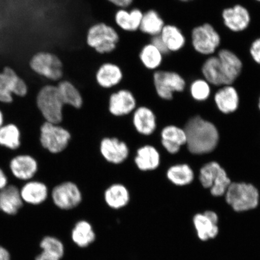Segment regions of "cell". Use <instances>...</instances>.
Returning <instances> with one entry per match:
<instances>
[{
  "instance_id": "cell-31",
  "label": "cell",
  "mask_w": 260,
  "mask_h": 260,
  "mask_svg": "<svg viewBox=\"0 0 260 260\" xmlns=\"http://www.w3.org/2000/svg\"><path fill=\"white\" fill-rule=\"evenodd\" d=\"M71 237L77 246L84 248L95 242L96 235L90 223L88 221L81 220L74 225Z\"/></svg>"
},
{
  "instance_id": "cell-27",
  "label": "cell",
  "mask_w": 260,
  "mask_h": 260,
  "mask_svg": "<svg viewBox=\"0 0 260 260\" xmlns=\"http://www.w3.org/2000/svg\"><path fill=\"white\" fill-rule=\"evenodd\" d=\"M144 13L141 9L135 8L132 11L121 9L115 14V22L119 28L125 31H136L141 25Z\"/></svg>"
},
{
  "instance_id": "cell-1",
  "label": "cell",
  "mask_w": 260,
  "mask_h": 260,
  "mask_svg": "<svg viewBox=\"0 0 260 260\" xmlns=\"http://www.w3.org/2000/svg\"><path fill=\"white\" fill-rule=\"evenodd\" d=\"M184 129L187 136V148L191 153H210L218 144L219 135L215 125L200 115L188 119Z\"/></svg>"
},
{
  "instance_id": "cell-20",
  "label": "cell",
  "mask_w": 260,
  "mask_h": 260,
  "mask_svg": "<svg viewBox=\"0 0 260 260\" xmlns=\"http://www.w3.org/2000/svg\"><path fill=\"white\" fill-rule=\"evenodd\" d=\"M20 189L15 185H8L0 190V211L8 215H15L23 206Z\"/></svg>"
},
{
  "instance_id": "cell-17",
  "label": "cell",
  "mask_w": 260,
  "mask_h": 260,
  "mask_svg": "<svg viewBox=\"0 0 260 260\" xmlns=\"http://www.w3.org/2000/svg\"><path fill=\"white\" fill-rule=\"evenodd\" d=\"M9 168L14 177L18 180L28 181L37 174L38 162L32 156L20 154L12 158Z\"/></svg>"
},
{
  "instance_id": "cell-45",
  "label": "cell",
  "mask_w": 260,
  "mask_h": 260,
  "mask_svg": "<svg viewBox=\"0 0 260 260\" xmlns=\"http://www.w3.org/2000/svg\"><path fill=\"white\" fill-rule=\"evenodd\" d=\"M255 1L260 3V0H255Z\"/></svg>"
},
{
  "instance_id": "cell-19",
  "label": "cell",
  "mask_w": 260,
  "mask_h": 260,
  "mask_svg": "<svg viewBox=\"0 0 260 260\" xmlns=\"http://www.w3.org/2000/svg\"><path fill=\"white\" fill-rule=\"evenodd\" d=\"M157 119L153 110L146 106H140L133 112V126L139 134L150 136L157 127Z\"/></svg>"
},
{
  "instance_id": "cell-9",
  "label": "cell",
  "mask_w": 260,
  "mask_h": 260,
  "mask_svg": "<svg viewBox=\"0 0 260 260\" xmlns=\"http://www.w3.org/2000/svg\"><path fill=\"white\" fill-rule=\"evenodd\" d=\"M199 178L203 186L210 188L214 197H221L225 194L232 183L225 170L216 161L205 165L201 169Z\"/></svg>"
},
{
  "instance_id": "cell-8",
  "label": "cell",
  "mask_w": 260,
  "mask_h": 260,
  "mask_svg": "<svg viewBox=\"0 0 260 260\" xmlns=\"http://www.w3.org/2000/svg\"><path fill=\"white\" fill-rule=\"evenodd\" d=\"M191 45L198 54L205 56L215 54L221 44V38L209 23L197 26L191 32Z\"/></svg>"
},
{
  "instance_id": "cell-30",
  "label": "cell",
  "mask_w": 260,
  "mask_h": 260,
  "mask_svg": "<svg viewBox=\"0 0 260 260\" xmlns=\"http://www.w3.org/2000/svg\"><path fill=\"white\" fill-rule=\"evenodd\" d=\"M57 87L64 106L68 105L76 109H80L82 107V95L73 83L68 80L61 81Z\"/></svg>"
},
{
  "instance_id": "cell-28",
  "label": "cell",
  "mask_w": 260,
  "mask_h": 260,
  "mask_svg": "<svg viewBox=\"0 0 260 260\" xmlns=\"http://www.w3.org/2000/svg\"><path fill=\"white\" fill-rule=\"evenodd\" d=\"M160 35L170 53L180 51L186 45V37L176 25L165 24Z\"/></svg>"
},
{
  "instance_id": "cell-33",
  "label": "cell",
  "mask_w": 260,
  "mask_h": 260,
  "mask_svg": "<svg viewBox=\"0 0 260 260\" xmlns=\"http://www.w3.org/2000/svg\"><path fill=\"white\" fill-rule=\"evenodd\" d=\"M21 145V133L15 123H9L0 128V146L15 151Z\"/></svg>"
},
{
  "instance_id": "cell-37",
  "label": "cell",
  "mask_w": 260,
  "mask_h": 260,
  "mask_svg": "<svg viewBox=\"0 0 260 260\" xmlns=\"http://www.w3.org/2000/svg\"><path fill=\"white\" fill-rule=\"evenodd\" d=\"M249 54L253 61L260 66V38L252 42L249 48Z\"/></svg>"
},
{
  "instance_id": "cell-40",
  "label": "cell",
  "mask_w": 260,
  "mask_h": 260,
  "mask_svg": "<svg viewBox=\"0 0 260 260\" xmlns=\"http://www.w3.org/2000/svg\"><path fill=\"white\" fill-rule=\"evenodd\" d=\"M8 185V178L4 171L0 168V190Z\"/></svg>"
},
{
  "instance_id": "cell-39",
  "label": "cell",
  "mask_w": 260,
  "mask_h": 260,
  "mask_svg": "<svg viewBox=\"0 0 260 260\" xmlns=\"http://www.w3.org/2000/svg\"><path fill=\"white\" fill-rule=\"evenodd\" d=\"M112 4L121 9H125L131 5L134 0H107Z\"/></svg>"
},
{
  "instance_id": "cell-18",
  "label": "cell",
  "mask_w": 260,
  "mask_h": 260,
  "mask_svg": "<svg viewBox=\"0 0 260 260\" xmlns=\"http://www.w3.org/2000/svg\"><path fill=\"white\" fill-rule=\"evenodd\" d=\"M218 216L212 211H207L203 214H197L193 217V223L198 236L203 241L213 239L219 232Z\"/></svg>"
},
{
  "instance_id": "cell-5",
  "label": "cell",
  "mask_w": 260,
  "mask_h": 260,
  "mask_svg": "<svg viewBox=\"0 0 260 260\" xmlns=\"http://www.w3.org/2000/svg\"><path fill=\"white\" fill-rule=\"evenodd\" d=\"M119 41V36L115 29L103 22L93 25L87 31V44L98 53H112Z\"/></svg>"
},
{
  "instance_id": "cell-22",
  "label": "cell",
  "mask_w": 260,
  "mask_h": 260,
  "mask_svg": "<svg viewBox=\"0 0 260 260\" xmlns=\"http://www.w3.org/2000/svg\"><path fill=\"white\" fill-rule=\"evenodd\" d=\"M20 194L24 203L38 206L47 200L49 191L43 182L30 180L21 187Z\"/></svg>"
},
{
  "instance_id": "cell-12",
  "label": "cell",
  "mask_w": 260,
  "mask_h": 260,
  "mask_svg": "<svg viewBox=\"0 0 260 260\" xmlns=\"http://www.w3.org/2000/svg\"><path fill=\"white\" fill-rule=\"evenodd\" d=\"M213 99L216 109L220 113L229 115L239 110L240 96L233 85H225L216 88L212 86Z\"/></svg>"
},
{
  "instance_id": "cell-15",
  "label": "cell",
  "mask_w": 260,
  "mask_h": 260,
  "mask_svg": "<svg viewBox=\"0 0 260 260\" xmlns=\"http://www.w3.org/2000/svg\"><path fill=\"white\" fill-rule=\"evenodd\" d=\"M216 54L219 58L221 69L225 78V85H233L242 73L243 63L234 52L219 48Z\"/></svg>"
},
{
  "instance_id": "cell-21",
  "label": "cell",
  "mask_w": 260,
  "mask_h": 260,
  "mask_svg": "<svg viewBox=\"0 0 260 260\" xmlns=\"http://www.w3.org/2000/svg\"><path fill=\"white\" fill-rule=\"evenodd\" d=\"M161 145L169 153L177 154L181 146L187 143V136L184 129L175 125H168L161 130Z\"/></svg>"
},
{
  "instance_id": "cell-29",
  "label": "cell",
  "mask_w": 260,
  "mask_h": 260,
  "mask_svg": "<svg viewBox=\"0 0 260 260\" xmlns=\"http://www.w3.org/2000/svg\"><path fill=\"white\" fill-rule=\"evenodd\" d=\"M42 252L36 257L35 260H61L64 253L62 242L56 237L47 236L40 243Z\"/></svg>"
},
{
  "instance_id": "cell-44",
  "label": "cell",
  "mask_w": 260,
  "mask_h": 260,
  "mask_svg": "<svg viewBox=\"0 0 260 260\" xmlns=\"http://www.w3.org/2000/svg\"><path fill=\"white\" fill-rule=\"evenodd\" d=\"M178 1H180L181 2H183V3H187V2H190L193 1V0H178Z\"/></svg>"
},
{
  "instance_id": "cell-36",
  "label": "cell",
  "mask_w": 260,
  "mask_h": 260,
  "mask_svg": "<svg viewBox=\"0 0 260 260\" xmlns=\"http://www.w3.org/2000/svg\"><path fill=\"white\" fill-rule=\"evenodd\" d=\"M188 90L191 99L199 103L206 102L212 94V86L203 77L193 80Z\"/></svg>"
},
{
  "instance_id": "cell-3",
  "label": "cell",
  "mask_w": 260,
  "mask_h": 260,
  "mask_svg": "<svg viewBox=\"0 0 260 260\" xmlns=\"http://www.w3.org/2000/svg\"><path fill=\"white\" fill-rule=\"evenodd\" d=\"M225 195L226 203L238 212L254 209L258 206L259 191L251 184L232 183Z\"/></svg>"
},
{
  "instance_id": "cell-2",
  "label": "cell",
  "mask_w": 260,
  "mask_h": 260,
  "mask_svg": "<svg viewBox=\"0 0 260 260\" xmlns=\"http://www.w3.org/2000/svg\"><path fill=\"white\" fill-rule=\"evenodd\" d=\"M36 103L45 122L60 124L63 119L64 105L57 86L47 84L39 90Z\"/></svg>"
},
{
  "instance_id": "cell-10",
  "label": "cell",
  "mask_w": 260,
  "mask_h": 260,
  "mask_svg": "<svg viewBox=\"0 0 260 260\" xmlns=\"http://www.w3.org/2000/svg\"><path fill=\"white\" fill-rule=\"evenodd\" d=\"M29 67L32 72L51 81L62 78L63 63L56 55L46 51L36 53L29 60Z\"/></svg>"
},
{
  "instance_id": "cell-6",
  "label": "cell",
  "mask_w": 260,
  "mask_h": 260,
  "mask_svg": "<svg viewBox=\"0 0 260 260\" xmlns=\"http://www.w3.org/2000/svg\"><path fill=\"white\" fill-rule=\"evenodd\" d=\"M71 140V133L60 124L45 121L41 126V145L51 154H57L64 151Z\"/></svg>"
},
{
  "instance_id": "cell-43",
  "label": "cell",
  "mask_w": 260,
  "mask_h": 260,
  "mask_svg": "<svg viewBox=\"0 0 260 260\" xmlns=\"http://www.w3.org/2000/svg\"><path fill=\"white\" fill-rule=\"evenodd\" d=\"M257 107H258V109L259 110V111L260 112V95L258 98Z\"/></svg>"
},
{
  "instance_id": "cell-23",
  "label": "cell",
  "mask_w": 260,
  "mask_h": 260,
  "mask_svg": "<svg viewBox=\"0 0 260 260\" xmlns=\"http://www.w3.org/2000/svg\"><path fill=\"white\" fill-rule=\"evenodd\" d=\"M135 164L139 171H152L160 164V155L154 146L146 145L140 147L135 157Z\"/></svg>"
},
{
  "instance_id": "cell-4",
  "label": "cell",
  "mask_w": 260,
  "mask_h": 260,
  "mask_svg": "<svg viewBox=\"0 0 260 260\" xmlns=\"http://www.w3.org/2000/svg\"><path fill=\"white\" fill-rule=\"evenodd\" d=\"M152 81L156 95L165 102H171L175 93L183 92L186 88V81L174 71L156 70L152 75Z\"/></svg>"
},
{
  "instance_id": "cell-26",
  "label": "cell",
  "mask_w": 260,
  "mask_h": 260,
  "mask_svg": "<svg viewBox=\"0 0 260 260\" xmlns=\"http://www.w3.org/2000/svg\"><path fill=\"white\" fill-rule=\"evenodd\" d=\"M201 73L204 79L211 86L219 88L221 86H225V78L221 69L219 58L216 54L207 57L201 68Z\"/></svg>"
},
{
  "instance_id": "cell-41",
  "label": "cell",
  "mask_w": 260,
  "mask_h": 260,
  "mask_svg": "<svg viewBox=\"0 0 260 260\" xmlns=\"http://www.w3.org/2000/svg\"><path fill=\"white\" fill-rule=\"evenodd\" d=\"M0 260H11V255L7 249L0 246Z\"/></svg>"
},
{
  "instance_id": "cell-38",
  "label": "cell",
  "mask_w": 260,
  "mask_h": 260,
  "mask_svg": "<svg viewBox=\"0 0 260 260\" xmlns=\"http://www.w3.org/2000/svg\"><path fill=\"white\" fill-rule=\"evenodd\" d=\"M149 43L152 44L156 48H157L161 52V53L164 55V56L170 53L160 35L150 37Z\"/></svg>"
},
{
  "instance_id": "cell-25",
  "label": "cell",
  "mask_w": 260,
  "mask_h": 260,
  "mask_svg": "<svg viewBox=\"0 0 260 260\" xmlns=\"http://www.w3.org/2000/svg\"><path fill=\"white\" fill-rule=\"evenodd\" d=\"M104 200L107 206L112 209H121L129 203V191L125 185L114 183L106 188L104 193Z\"/></svg>"
},
{
  "instance_id": "cell-24",
  "label": "cell",
  "mask_w": 260,
  "mask_h": 260,
  "mask_svg": "<svg viewBox=\"0 0 260 260\" xmlns=\"http://www.w3.org/2000/svg\"><path fill=\"white\" fill-rule=\"evenodd\" d=\"M121 68L115 63H103L96 73V80L99 86L105 89H110L118 85L123 79Z\"/></svg>"
},
{
  "instance_id": "cell-11",
  "label": "cell",
  "mask_w": 260,
  "mask_h": 260,
  "mask_svg": "<svg viewBox=\"0 0 260 260\" xmlns=\"http://www.w3.org/2000/svg\"><path fill=\"white\" fill-rule=\"evenodd\" d=\"M55 206L61 210H71L82 202L83 194L78 185L73 181H64L55 186L51 193Z\"/></svg>"
},
{
  "instance_id": "cell-32",
  "label": "cell",
  "mask_w": 260,
  "mask_h": 260,
  "mask_svg": "<svg viewBox=\"0 0 260 260\" xmlns=\"http://www.w3.org/2000/svg\"><path fill=\"white\" fill-rule=\"evenodd\" d=\"M165 25L159 13L151 9L144 13L139 30L146 36L152 37L160 35Z\"/></svg>"
},
{
  "instance_id": "cell-7",
  "label": "cell",
  "mask_w": 260,
  "mask_h": 260,
  "mask_svg": "<svg viewBox=\"0 0 260 260\" xmlns=\"http://www.w3.org/2000/svg\"><path fill=\"white\" fill-rule=\"evenodd\" d=\"M28 87L25 81L11 67L6 66L0 71V103L11 104L14 95L23 98L27 95Z\"/></svg>"
},
{
  "instance_id": "cell-34",
  "label": "cell",
  "mask_w": 260,
  "mask_h": 260,
  "mask_svg": "<svg viewBox=\"0 0 260 260\" xmlns=\"http://www.w3.org/2000/svg\"><path fill=\"white\" fill-rule=\"evenodd\" d=\"M139 58L146 70L155 71L160 68L164 56L157 48L149 42L141 49Z\"/></svg>"
},
{
  "instance_id": "cell-35",
  "label": "cell",
  "mask_w": 260,
  "mask_h": 260,
  "mask_svg": "<svg viewBox=\"0 0 260 260\" xmlns=\"http://www.w3.org/2000/svg\"><path fill=\"white\" fill-rule=\"evenodd\" d=\"M167 175L172 183L180 186L190 184L194 179L192 169L186 164L172 166L168 169Z\"/></svg>"
},
{
  "instance_id": "cell-16",
  "label": "cell",
  "mask_w": 260,
  "mask_h": 260,
  "mask_svg": "<svg viewBox=\"0 0 260 260\" xmlns=\"http://www.w3.org/2000/svg\"><path fill=\"white\" fill-rule=\"evenodd\" d=\"M137 106L135 96L131 91L121 89L110 96L109 111L111 115L121 117L135 111Z\"/></svg>"
},
{
  "instance_id": "cell-14",
  "label": "cell",
  "mask_w": 260,
  "mask_h": 260,
  "mask_svg": "<svg viewBox=\"0 0 260 260\" xmlns=\"http://www.w3.org/2000/svg\"><path fill=\"white\" fill-rule=\"evenodd\" d=\"M222 18L223 25L233 32H240L246 30L251 24V15L243 6L236 5L223 10Z\"/></svg>"
},
{
  "instance_id": "cell-13",
  "label": "cell",
  "mask_w": 260,
  "mask_h": 260,
  "mask_svg": "<svg viewBox=\"0 0 260 260\" xmlns=\"http://www.w3.org/2000/svg\"><path fill=\"white\" fill-rule=\"evenodd\" d=\"M102 157L109 164L120 165L128 158L129 149L125 142L117 138H105L100 144Z\"/></svg>"
},
{
  "instance_id": "cell-42",
  "label": "cell",
  "mask_w": 260,
  "mask_h": 260,
  "mask_svg": "<svg viewBox=\"0 0 260 260\" xmlns=\"http://www.w3.org/2000/svg\"><path fill=\"white\" fill-rule=\"evenodd\" d=\"M4 122H5L4 114H3V112L2 111V110L0 109V128H1L2 126L3 125H4Z\"/></svg>"
}]
</instances>
